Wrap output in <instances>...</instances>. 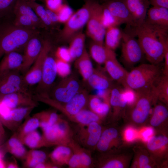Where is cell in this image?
I'll return each instance as SVG.
<instances>
[{
  "mask_svg": "<svg viewBox=\"0 0 168 168\" xmlns=\"http://www.w3.org/2000/svg\"><path fill=\"white\" fill-rule=\"evenodd\" d=\"M133 28V33L138 38V40L147 59L150 63L159 65L164 58L163 48L159 35V31L161 29L145 21Z\"/></svg>",
  "mask_w": 168,
  "mask_h": 168,
  "instance_id": "6da1fadb",
  "label": "cell"
},
{
  "mask_svg": "<svg viewBox=\"0 0 168 168\" xmlns=\"http://www.w3.org/2000/svg\"><path fill=\"white\" fill-rule=\"evenodd\" d=\"M135 100L128 105L125 112L126 120L131 125L137 127L143 125L147 121L153 105L158 100L155 85L146 89L136 91Z\"/></svg>",
  "mask_w": 168,
  "mask_h": 168,
  "instance_id": "7a4b0ae2",
  "label": "cell"
},
{
  "mask_svg": "<svg viewBox=\"0 0 168 168\" xmlns=\"http://www.w3.org/2000/svg\"><path fill=\"white\" fill-rule=\"evenodd\" d=\"M32 29L6 23L0 24V59L6 54L24 47L29 40L38 34Z\"/></svg>",
  "mask_w": 168,
  "mask_h": 168,
  "instance_id": "3957f363",
  "label": "cell"
},
{
  "mask_svg": "<svg viewBox=\"0 0 168 168\" xmlns=\"http://www.w3.org/2000/svg\"><path fill=\"white\" fill-rule=\"evenodd\" d=\"M89 95L86 89L82 88L64 104L54 100L46 94H37L35 98L37 101L45 103L58 110L71 121L78 124L80 120V116L78 113L88 107Z\"/></svg>",
  "mask_w": 168,
  "mask_h": 168,
  "instance_id": "277c9868",
  "label": "cell"
},
{
  "mask_svg": "<svg viewBox=\"0 0 168 168\" xmlns=\"http://www.w3.org/2000/svg\"><path fill=\"white\" fill-rule=\"evenodd\" d=\"M161 69L158 65L143 63L128 72L126 79V87L135 91L151 87L155 85L161 76Z\"/></svg>",
  "mask_w": 168,
  "mask_h": 168,
  "instance_id": "5b68a950",
  "label": "cell"
},
{
  "mask_svg": "<svg viewBox=\"0 0 168 168\" xmlns=\"http://www.w3.org/2000/svg\"><path fill=\"white\" fill-rule=\"evenodd\" d=\"M46 147L68 145L73 138V132L68 123L61 118L53 125L42 129Z\"/></svg>",
  "mask_w": 168,
  "mask_h": 168,
  "instance_id": "8992f818",
  "label": "cell"
},
{
  "mask_svg": "<svg viewBox=\"0 0 168 168\" xmlns=\"http://www.w3.org/2000/svg\"><path fill=\"white\" fill-rule=\"evenodd\" d=\"M92 1H87L82 7L74 12L65 23L59 34V38L62 41H69L75 34L81 31L86 25L89 17Z\"/></svg>",
  "mask_w": 168,
  "mask_h": 168,
  "instance_id": "52a82bcc",
  "label": "cell"
},
{
  "mask_svg": "<svg viewBox=\"0 0 168 168\" xmlns=\"http://www.w3.org/2000/svg\"><path fill=\"white\" fill-rule=\"evenodd\" d=\"M79 79L75 73L63 78L47 94L52 99L61 104L69 101L82 88Z\"/></svg>",
  "mask_w": 168,
  "mask_h": 168,
  "instance_id": "ba28073f",
  "label": "cell"
},
{
  "mask_svg": "<svg viewBox=\"0 0 168 168\" xmlns=\"http://www.w3.org/2000/svg\"><path fill=\"white\" fill-rule=\"evenodd\" d=\"M127 29L123 31L121 58L124 63L130 67L139 63L144 54L133 30Z\"/></svg>",
  "mask_w": 168,
  "mask_h": 168,
  "instance_id": "9c48e42d",
  "label": "cell"
},
{
  "mask_svg": "<svg viewBox=\"0 0 168 168\" xmlns=\"http://www.w3.org/2000/svg\"><path fill=\"white\" fill-rule=\"evenodd\" d=\"M73 132V138L78 144L88 149H95L103 128L100 123L92 122L85 125L77 124Z\"/></svg>",
  "mask_w": 168,
  "mask_h": 168,
  "instance_id": "30bf717a",
  "label": "cell"
},
{
  "mask_svg": "<svg viewBox=\"0 0 168 168\" xmlns=\"http://www.w3.org/2000/svg\"><path fill=\"white\" fill-rule=\"evenodd\" d=\"M102 5L92 1L86 24V34L93 41L104 44L106 29L101 19Z\"/></svg>",
  "mask_w": 168,
  "mask_h": 168,
  "instance_id": "8fae6325",
  "label": "cell"
},
{
  "mask_svg": "<svg viewBox=\"0 0 168 168\" xmlns=\"http://www.w3.org/2000/svg\"><path fill=\"white\" fill-rule=\"evenodd\" d=\"M20 72L12 71L0 75V97L15 92L31 93Z\"/></svg>",
  "mask_w": 168,
  "mask_h": 168,
  "instance_id": "7c38bea8",
  "label": "cell"
},
{
  "mask_svg": "<svg viewBox=\"0 0 168 168\" xmlns=\"http://www.w3.org/2000/svg\"><path fill=\"white\" fill-rule=\"evenodd\" d=\"M34 108L33 106H24L8 109L0 107V121L3 125L14 133Z\"/></svg>",
  "mask_w": 168,
  "mask_h": 168,
  "instance_id": "4fadbf2b",
  "label": "cell"
},
{
  "mask_svg": "<svg viewBox=\"0 0 168 168\" xmlns=\"http://www.w3.org/2000/svg\"><path fill=\"white\" fill-rule=\"evenodd\" d=\"M51 48V43L49 40L43 41L42 49L38 57L24 76V81L29 86L38 84L40 82L44 60Z\"/></svg>",
  "mask_w": 168,
  "mask_h": 168,
  "instance_id": "5bb4252c",
  "label": "cell"
},
{
  "mask_svg": "<svg viewBox=\"0 0 168 168\" xmlns=\"http://www.w3.org/2000/svg\"><path fill=\"white\" fill-rule=\"evenodd\" d=\"M57 74L55 59L49 54L44 60L41 79L36 88V93L48 94Z\"/></svg>",
  "mask_w": 168,
  "mask_h": 168,
  "instance_id": "9a60e30c",
  "label": "cell"
},
{
  "mask_svg": "<svg viewBox=\"0 0 168 168\" xmlns=\"http://www.w3.org/2000/svg\"><path fill=\"white\" fill-rule=\"evenodd\" d=\"M97 163L100 168H124L129 166L131 155L127 153L112 151L101 153Z\"/></svg>",
  "mask_w": 168,
  "mask_h": 168,
  "instance_id": "2e32d148",
  "label": "cell"
},
{
  "mask_svg": "<svg viewBox=\"0 0 168 168\" xmlns=\"http://www.w3.org/2000/svg\"><path fill=\"white\" fill-rule=\"evenodd\" d=\"M0 105L8 109L19 107L33 106L38 105L31 93L18 92L7 94L0 97Z\"/></svg>",
  "mask_w": 168,
  "mask_h": 168,
  "instance_id": "e0dca14e",
  "label": "cell"
},
{
  "mask_svg": "<svg viewBox=\"0 0 168 168\" xmlns=\"http://www.w3.org/2000/svg\"><path fill=\"white\" fill-rule=\"evenodd\" d=\"M38 34L31 38L25 46L23 63L20 72L26 73L35 61L42 49L43 41L38 37Z\"/></svg>",
  "mask_w": 168,
  "mask_h": 168,
  "instance_id": "ac0fdd59",
  "label": "cell"
},
{
  "mask_svg": "<svg viewBox=\"0 0 168 168\" xmlns=\"http://www.w3.org/2000/svg\"><path fill=\"white\" fill-rule=\"evenodd\" d=\"M105 4L110 13L121 24H126L128 28L135 27L132 16L123 0H112Z\"/></svg>",
  "mask_w": 168,
  "mask_h": 168,
  "instance_id": "d6986e66",
  "label": "cell"
},
{
  "mask_svg": "<svg viewBox=\"0 0 168 168\" xmlns=\"http://www.w3.org/2000/svg\"><path fill=\"white\" fill-rule=\"evenodd\" d=\"M132 16L135 27L145 21L150 5L148 0H123Z\"/></svg>",
  "mask_w": 168,
  "mask_h": 168,
  "instance_id": "ffe728a7",
  "label": "cell"
},
{
  "mask_svg": "<svg viewBox=\"0 0 168 168\" xmlns=\"http://www.w3.org/2000/svg\"><path fill=\"white\" fill-rule=\"evenodd\" d=\"M119 137V131L114 127H109L103 129L95 149L101 153L113 151V148L118 144Z\"/></svg>",
  "mask_w": 168,
  "mask_h": 168,
  "instance_id": "44dd1931",
  "label": "cell"
},
{
  "mask_svg": "<svg viewBox=\"0 0 168 168\" xmlns=\"http://www.w3.org/2000/svg\"><path fill=\"white\" fill-rule=\"evenodd\" d=\"M145 21L156 28L168 30V8L152 6L147 12Z\"/></svg>",
  "mask_w": 168,
  "mask_h": 168,
  "instance_id": "7402d4cb",
  "label": "cell"
},
{
  "mask_svg": "<svg viewBox=\"0 0 168 168\" xmlns=\"http://www.w3.org/2000/svg\"><path fill=\"white\" fill-rule=\"evenodd\" d=\"M147 141V150L155 161L157 155L161 156L162 153L167 151L168 138L164 133H156Z\"/></svg>",
  "mask_w": 168,
  "mask_h": 168,
  "instance_id": "603a6c76",
  "label": "cell"
},
{
  "mask_svg": "<svg viewBox=\"0 0 168 168\" xmlns=\"http://www.w3.org/2000/svg\"><path fill=\"white\" fill-rule=\"evenodd\" d=\"M112 81L103 69L99 68H94L86 82L91 88L97 90L110 89L114 85Z\"/></svg>",
  "mask_w": 168,
  "mask_h": 168,
  "instance_id": "cb8c5ba5",
  "label": "cell"
},
{
  "mask_svg": "<svg viewBox=\"0 0 168 168\" xmlns=\"http://www.w3.org/2000/svg\"><path fill=\"white\" fill-rule=\"evenodd\" d=\"M104 64L105 69L110 78L126 87L125 81L128 72L122 66L116 57L108 60Z\"/></svg>",
  "mask_w": 168,
  "mask_h": 168,
  "instance_id": "d4e9b609",
  "label": "cell"
},
{
  "mask_svg": "<svg viewBox=\"0 0 168 168\" xmlns=\"http://www.w3.org/2000/svg\"><path fill=\"white\" fill-rule=\"evenodd\" d=\"M23 61V55L16 51L5 54L0 61V75L12 71H20Z\"/></svg>",
  "mask_w": 168,
  "mask_h": 168,
  "instance_id": "484cf974",
  "label": "cell"
},
{
  "mask_svg": "<svg viewBox=\"0 0 168 168\" xmlns=\"http://www.w3.org/2000/svg\"><path fill=\"white\" fill-rule=\"evenodd\" d=\"M89 52L91 57L99 64H104L108 60L116 57L114 51L104 44L93 41L90 45Z\"/></svg>",
  "mask_w": 168,
  "mask_h": 168,
  "instance_id": "4316f807",
  "label": "cell"
},
{
  "mask_svg": "<svg viewBox=\"0 0 168 168\" xmlns=\"http://www.w3.org/2000/svg\"><path fill=\"white\" fill-rule=\"evenodd\" d=\"M110 104L112 109V117L114 119L122 113L127 105L122 88L114 85L111 88Z\"/></svg>",
  "mask_w": 168,
  "mask_h": 168,
  "instance_id": "83f0119b",
  "label": "cell"
},
{
  "mask_svg": "<svg viewBox=\"0 0 168 168\" xmlns=\"http://www.w3.org/2000/svg\"><path fill=\"white\" fill-rule=\"evenodd\" d=\"M73 154V151L68 145H60L57 147L49 155L51 162L58 166L68 165Z\"/></svg>",
  "mask_w": 168,
  "mask_h": 168,
  "instance_id": "f1b7e54d",
  "label": "cell"
},
{
  "mask_svg": "<svg viewBox=\"0 0 168 168\" xmlns=\"http://www.w3.org/2000/svg\"><path fill=\"white\" fill-rule=\"evenodd\" d=\"M75 60V66L83 81L86 82L92 73L94 68L85 47L82 54Z\"/></svg>",
  "mask_w": 168,
  "mask_h": 168,
  "instance_id": "f546056e",
  "label": "cell"
},
{
  "mask_svg": "<svg viewBox=\"0 0 168 168\" xmlns=\"http://www.w3.org/2000/svg\"><path fill=\"white\" fill-rule=\"evenodd\" d=\"M15 132L5 145V152H8L16 158L25 160L28 152Z\"/></svg>",
  "mask_w": 168,
  "mask_h": 168,
  "instance_id": "4dcf8cb0",
  "label": "cell"
},
{
  "mask_svg": "<svg viewBox=\"0 0 168 168\" xmlns=\"http://www.w3.org/2000/svg\"><path fill=\"white\" fill-rule=\"evenodd\" d=\"M73 153L78 156L82 168H90L94 166V162L90 150L82 146L73 139L68 145Z\"/></svg>",
  "mask_w": 168,
  "mask_h": 168,
  "instance_id": "1f68e13d",
  "label": "cell"
},
{
  "mask_svg": "<svg viewBox=\"0 0 168 168\" xmlns=\"http://www.w3.org/2000/svg\"><path fill=\"white\" fill-rule=\"evenodd\" d=\"M13 12L16 15H23L29 16L37 28L44 26L42 21L28 4L27 0H17L14 6Z\"/></svg>",
  "mask_w": 168,
  "mask_h": 168,
  "instance_id": "d6a6232c",
  "label": "cell"
},
{
  "mask_svg": "<svg viewBox=\"0 0 168 168\" xmlns=\"http://www.w3.org/2000/svg\"><path fill=\"white\" fill-rule=\"evenodd\" d=\"M88 107L89 110L103 119L109 112V103L104 101L96 95H89Z\"/></svg>",
  "mask_w": 168,
  "mask_h": 168,
  "instance_id": "836d02e7",
  "label": "cell"
},
{
  "mask_svg": "<svg viewBox=\"0 0 168 168\" xmlns=\"http://www.w3.org/2000/svg\"><path fill=\"white\" fill-rule=\"evenodd\" d=\"M85 35L81 31L74 35L69 40V49L72 61L82 53L84 48Z\"/></svg>",
  "mask_w": 168,
  "mask_h": 168,
  "instance_id": "e575fe53",
  "label": "cell"
},
{
  "mask_svg": "<svg viewBox=\"0 0 168 168\" xmlns=\"http://www.w3.org/2000/svg\"><path fill=\"white\" fill-rule=\"evenodd\" d=\"M123 31L118 26H112L106 29L104 45L107 48L114 51L121 41Z\"/></svg>",
  "mask_w": 168,
  "mask_h": 168,
  "instance_id": "d590c367",
  "label": "cell"
},
{
  "mask_svg": "<svg viewBox=\"0 0 168 168\" xmlns=\"http://www.w3.org/2000/svg\"><path fill=\"white\" fill-rule=\"evenodd\" d=\"M40 124L39 118L35 114L31 117L26 118L25 121L20 126L15 132L21 140L26 135L40 127Z\"/></svg>",
  "mask_w": 168,
  "mask_h": 168,
  "instance_id": "8d00e7d4",
  "label": "cell"
},
{
  "mask_svg": "<svg viewBox=\"0 0 168 168\" xmlns=\"http://www.w3.org/2000/svg\"><path fill=\"white\" fill-rule=\"evenodd\" d=\"M168 110L166 105L161 104L155 105L150 120V125L153 128L159 127L166 121Z\"/></svg>",
  "mask_w": 168,
  "mask_h": 168,
  "instance_id": "74e56055",
  "label": "cell"
},
{
  "mask_svg": "<svg viewBox=\"0 0 168 168\" xmlns=\"http://www.w3.org/2000/svg\"><path fill=\"white\" fill-rule=\"evenodd\" d=\"M48 156L44 151L31 149L28 152L25 159L24 166L26 168H34L38 164L46 161Z\"/></svg>",
  "mask_w": 168,
  "mask_h": 168,
  "instance_id": "f35d334b",
  "label": "cell"
},
{
  "mask_svg": "<svg viewBox=\"0 0 168 168\" xmlns=\"http://www.w3.org/2000/svg\"><path fill=\"white\" fill-rule=\"evenodd\" d=\"M24 144L31 149H35L46 147L42 136L37 131L35 130L25 136L21 140Z\"/></svg>",
  "mask_w": 168,
  "mask_h": 168,
  "instance_id": "ab89813d",
  "label": "cell"
},
{
  "mask_svg": "<svg viewBox=\"0 0 168 168\" xmlns=\"http://www.w3.org/2000/svg\"><path fill=\"white\" fill-rule=\"evenodd\" d=\"M36 114L39 118L40 127L42 129L54 124L61 118L56 112L53 110L43 111Z\"/></svg>",
  "mask_w": 168,
  "mask_h": 168,
  "instance_id": "60d3db41",
  "label": "cell"
},
{
  "mask_svg": "<svg viewBox=\"0 0 168 168\" xmlns=\"http://www.w3.org/2000/svg\"><path fill=\"white\" fill-rule=\"evenodd\" d=\"M158 100L166 105L168 102V76L162 74L155 85Z\"/></svg>",
  "mask_w": 168,
  "mask_h": 168,
  "instance_id": "b9f144b4",
  "label": "cell"
},
{
  "mask_svg": "<svg viewBox=\"0 0 168 168\" xmlns=\"http://www.w3.org/2000/svg\"><path fill=\"white\" fill-rule=\"evenodd\" d=\"M135 154L137 160L138 168H152L156 163L147 150L143 148H138Z\"/></svg>",
  "mask_w": 168,
  "mask_h": 168,
  "instance_id": "7bdbcfd3",
  "label": "cell"
},
{
  "mask_svg": "<svg viewBox=\"0 0 168 168\" xmlns=\"http://www.w3.org/2000/svg\"><path fill=\"white\" fill-rule=\"evenodd\" d=\"M27 0L44 26L49 27L53 25L48 17L45 7L35 1Z\"/></svg>",
  "mask_w": 168,
  "mask_h": 168,
  "instance_id": "ee69618b",
  "label": "cell"
},
{
  "mask_svg": "<svg viewBox=\"0 0 168 168\" xmlns=\"http://www.w3.org/2000/svg\"><path fill=\"white\" fill-rule=\"evenodd\" d=\"M102 6L101 22L103 26L105 29L112 26H118L122 24L110 13L105 4L102 5Z\"/></svg>",
  "mask_w": 168,
  "mask_h": 168,
  "instance_id": "f6af8a7d",
  "label": "cell"
},
{
  "mask_svg": "<svg viewBox=\"0 0 168 168\" xmlns=\"http://www.w3.org/2000/svg\"><path fill=\"white\" fill-rule=\"evenodd\" d=\"M159 35L164 50V65L162 74L168 76V30H160Z\"/></svg>",
  "mask_w": 168,
  "mask_h": 168,
  "instance_id": "bcb514c9",
  "label": "cell"
},
{
  "mask_svg": "<svg viewBox=\"0 0 168 168\" xmlns=\"http://www.w3.org/2000/svg\"><path fill=\"white\" fill-rule=\"evenodd\" d=\"M57 15L59 23H65L72 15V9L66 4L63 3L55 12Z\"/></svg>",
  "mask_w": 168,
  "mask_h": 168,
  "instance_id": "7dc6e473",
  "label": "cell"
},
{
  "mask_svg": "<svg viewBox=\"0 0 168 168\" xmlns=\"http://www.w3.org/2000/svg\"><path fill=\"white\" fill-rule=\"evenodd\" d=\"M16 17L13 24L16 26L24 27L32 29L37 28L35 23L30 18L26 15H19Z\"/></svg>",
  "mask_w": 168,
  "mask_h": 168,
  "instance_id": "c3c4849f",
  "label": "cell"
},
{
  "mask_svg": "<svg viewBox=\"0 0 168 168\" xmlns=\"http://www.w3.org/2000/svg\"><path fill=\"white\" fill-rule=\"evenodd\" d=\"M17 0H0V19L7 16L13 11Z\"/></svg>",
  "mask_w": 168,
  "mask_h": 168,
  "instance_id": "681fc988",
  "label": "cell"
},
{
  "mask_svg": "<svg viewBox=\"0 0 168 168\" xmlns=\"http://www.w3.org/2000/svg\"><path fill=\"white\" fill-rule=\"evenodd\" d=\"M57 73L62 78L66 77L71 73L70 65L69 63L55 58Z\"/></svg>",
  "mask_w": 168,
  "mask_h": 168,
  "instance_id": "f907efd6",
  "label": "cell"
},
{
  "mask_svg": "<svg viewBox=\"0 0 168 168\" xmlns=\"http://www.w3.org/2000/svg\"><path fill=\"white\" fill-rule=\"evenodd\" d=\"M56 58L69 63L72 61L68 48L59 47L55 53Z\"/></svg>",
  "mask_w": 168,
  "mask_h": 168,
  "instance_id": "816d5d0a",
  "label": "cell"
},
{
  "mask_svg": "<svg viewBox=\"0 0 168 168\" xmlns=\"http://www.w3.org/2000/svg\"><path fill=\"white\" fill-rule=\"evenodd\" d=\"M63 0H44L46 7L55 12L63 4Z\"/></svg>",
  "mask_w": 168,
  "mask_h": 168,
  "instance_id": "f5cc1de1",
  "label": "cell"
},
{
  "mask_svg": "<svg viewBox=\"0 0 168 168\" xmlns=\"http://www.w3.org/2000/svg\"><path fill=\"white\" fill-rule=\"evenodd\" d=\"M45 8L48 17L53 25L59 23L58 18L57 14L55 12L50 10L46 7Z\"/></svg>",
  "mask_w": 168,
  "mask_h": 168,
  "instance_id": "db71d44e",
  "label": "cell"
},
{
  "mask_svg": "<svg viewBox=\"0 0 168 168\" xmlns=\"http://www.w3.org/2000/svg\"><path fill=\"white\" fill-rule=\"evenodd\" d=\"M152 6L162 7L168 8V0H148Z\"/></svg>",
  "mask_w": 168,
  "mask_h": 168,
  "instance_id": "11a10c76",
  "label": "cell"
},
{
  "mask_svg": "<svg viewBox=\"0 0 168 168\" xmlns=\"http://www.w3.org/2000/svg\"><path fill=\"white\" fill-rule=\"evenodd\" d=\"M59 167L52 163L51 162L47 161L40 163L35 167V168H58Z\"/></svg>",
  "mask_w": 168,
  "mask_h": 168,
  "instance_id": "9f6ffc18",
  "label": "cell"
},
{
  "mask_svg": "<svg viewBox=\"0 0 168 168\" xmlns=\"http://www.w3.org/2000/svg\"><path fill=\"white\" fill-rule=\"evenodd\" d=\"M153 129L152 128L148 127L143 131L142 133V135L144 140L147 141L149 137L154 133Z\"/></svg>",
  "mask_w": 168,
  "mask_h": 168,
  "instance_id": "6f0895ef",
  "label": "cell"
},
{
  "mask_svg": "<svg viewBox=\"0 0 168 168\" xmlns=\"http://www.w3.org/2000/svg\"><path fill=\"white\" fill-rule=\"evenodd\" d=\"M125 137L126 140L128 141H131L135 137V133L132 128L127 129L125 132Z\"/></svg>",
  "mask_w": 168,
  "mask_h": 168,
  "instance_id": "680465c9",
  "label": "cell"
},
{
  "mask_svg": "<svg viewBox=\"0 0 168 168\" xmlns=\"http://www.w3.org/2000/svg\"><path fill=\"white\" fill-rule=\"evenodd\" d=\"M6 168H17L18 166L15 160L10 162H5Z\"/></svg>",
  "mask_w": 168,
  "mask_h": 168,
  "instance_id": "91938a15",
  "label": "cell"
},
{
  "mask_svg": "<svg viewBox=\"0 0 168 168\" xmlns=\"http://www.w3.org/2000/svg\"><path fill=\"white\" fill-rule=\"evenodd\" d=\"M5 134V131L3 127V125L0 121V144Z\"/></svg>",
  "mask_w": 168,
  "mask_h": 168,
  "instance_id": "94428289",
  "label": "cell"
},
{
  "mask_svg": "<svg viewBox=\"0 0 168 168\" xmlns=\"http://www.w3.org/2000/svg\"><path fill=\"white\" fill-rule=\"evenodd\" d=\"M3 155L4 153L0 149V168H6L5 162L2 159Z\"/></svg>",
  "mask_w": 168,
  "mask_h": 168,
  "instance_id": "6125c7cd",
  "label": "cell"
},
{
  "mask_svg": "<svg viewBox=\"0 0 168 168\" xmlns=\"http://www.w3.org/2000/svg\"><path fill=\"white\" fill-rule=\"evenodd\" d=\"M34 0L35 1H36V0H38V1H41V2H44V0Z\"/></svg>",
  "mask_w": 168,
  "mask_h": 168,
  "instance_id": "be15d7a7",
  "label": "cell"
}]
</instances>
